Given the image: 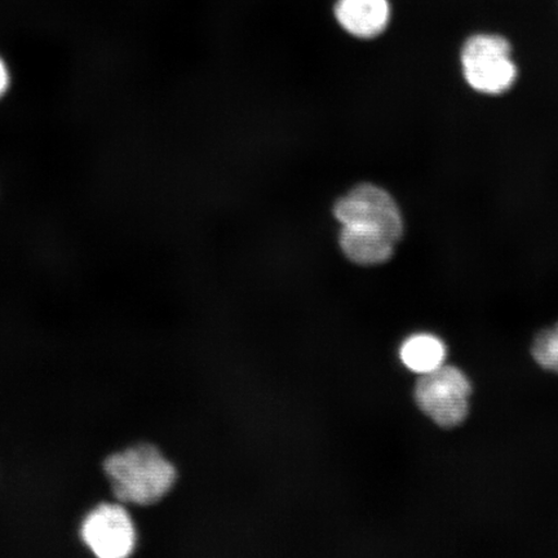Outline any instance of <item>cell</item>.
Returning a JSON list of instances; mask_svg holds the SVG:
<instances>
[{
	"label": "cell",
	"instance_id": "8",
	"mask_svg": "<svg viewBox=\"0 0 558 558\" xmlns=\"http://www.w3.org/2000/svg\"><path fill=\"white\" fill-rule=\"evenodd\" d=\"M446 345L430 333H416L403 341L400 349L402 364L418 375L435 372L445 365Z\"/></svg>",
	"mask_w": 558,
	"mask_h": 558
},
{
	"label": "cell",
	"instance_id": "4",
	"mask_svg": "<svg viewBox=\"0 0 558 558\" xmlns=\"http://www.w3.org/2000/svg\"><path fill=\"white\" fill-rule=\"evenodd\" d=\"M471 395V381L462 369L446 365L421 375L415 387L418 409L446 429L458 427L469 416Z\"/></svg>",
	"mask_w": 558,
	"mask_h": 558
},
{
	"label": "cell",
	"instance_id": "6",
	"mask_svg": "<svg viewBox=\"0 0 558 558\" xmlns=\"http://www.w3.org/2000/svg\"><path fill=\"white\" fill-rule=\"evenodd\" d=\"M333 15L352 37L373 39L387 31L392 7L389 0H337Z\"/></svg>",
	"mask_w": 558,
	"mask_h": 558
},
{
	"label": "cell",
	"instance_id": "9",
	"mask_svg": "<svg viewBox=\"0 0 558 558\" xmlns=\"http://www.w3.org/2000/svg\"><path fill=\"white\" fill-rule=\"evenodd\" d=\"M532 353L536 364L558 374V324L535 338Z\"/></svg>",
	"mask_w": 558,
	"mask_h": 558
},
{
	"label": "cell",
	"instance_id": "5",
	"mask_svg": "<svg viewBox=\"0 0 558 558\" xmlns=\"http://www.w3.org/2000/svg\"><path fill=\"white\" fill-rule=\"evenodd\" d=\"M341 227L355 228L387 236L397 243L403 233V220L392 195L373 184H362L333 206Z\"/></svg>",
	"mask_w": 558,
	"mask_h": 558
},
{
	"label": "cell",
	"instance_id": "7",
	"mask_svg": "<svg viewBox=\"0 0 558 558\" xmlns=\"http://www.w3.org/2000/svg\"><path fill=\"white\" fill-rule=\"evenodd\" d=\"M340 247L349 260L359 265H379L393 256L397 242L387 236L341 227Z\"/></svg>",
	"mask_w": 558,
	"mask_h": 558
},
{
	"label": "cell",
	"instance_id": "2",
	"mask_svg": "<svg viewBox=\"0 0 558 558\" xmlns=\"http://www.w3.org/2000/svg\"><path fill=\"white\" fill-rule=\"evenodd\" d=\"M74 535L96 558H129L136 553L138 533L130 507L113 498L95 501L76 520Z\"/></svg>",
	"mask_w": 558,
	"mask_h": 558
},
{
	"label": "cell",
	"instance_id": "1",
	"mask_svg": "<svg viewBox=\"0 0 558 558\" xmlns=\"http://www.w3.org/2000/svg\"><path fill=\"white\" fill-rule=\"evenodd\" d=\"M101 478L109 497L131 507H151L163 500L178 472L156 445L140 442L105 453Z\"/></svg>",
	"mask_w": 558,
	"mask_h": 558
},
{
	"label": "cell",
	"instance_id": "10",
	"mask_svg": "<svg viewBox=\"0 0 558 558\" xmlns=\"http://www.w3.org/2000/svg\"><path fill=\"white\" fill-rule=\"evenodd\" d=\"M11 85L10 69L4 60L0 58V99L7 94Z\"/></svg>",
	"mask_w": 558,
	"mask_h": 558
},
{
	"label": "cell",
	"instance_id": "3",
	"mask_svg": "<svg viewBox=\"0 0 558 558\" xmlns=\"http://www.w3.org/2000/svg\"><path fill=\"white\" fill-rule=\"evenodd\" d=\"M462 66L469 85L483 94H504L518 78L511 45L497 34H476L466 39Z\"/></svg>",
	"mask_w": 558,
	"mask_h": 558
}]
</instances>
